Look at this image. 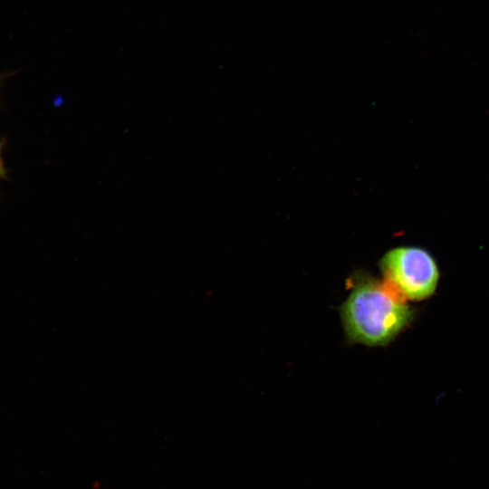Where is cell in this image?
Here are the masks:
<instances>
[{
  "label": "cell",
  "instance_id": "obj_3",
  "mask_svg": "<svg viewBox=\"0 0 489 489\" xmlns=\"http://www.w3.org/2000/svg\"><path fill=\"white\" fill-rule=\"evenodd\" d=\"M5 174L4 161L1 154V147H0V177H3Z\"/></svg>",
  "mask_w": 489,
  "mask_h": 489
},
{
  "label": "cell",
  "instance_id": "obj_1",
  "mask_svg": "<svg viewBox=\"0 0 489 489\" xmlns=\"http://www.w3.org/2000/svg\"><path fill=\"white\" fill-rule=\"evenodd\" d=\"M350 292L340 307L347 339L369 347L393 340L412 321L414 312L406 300L385 282L358 273Z\"/></svg>",
  "mask_w": 489,
  "mask_h": 489
},
{
  "label": "cell",
  "instance_id": "obj_2",
  "mask_svg": "<svg viewBox=\"0 0 489 489\" xmlns=\"http://www.w3.org/2000/svg\"><path fill=\"white\" fill-rule=\"evenodd\" d=\"M384 282L402 298L420 301L431 296L439 280L436 260L418 246H398L379 262Z\"/></svg>",
  "mask_w": 489,
  "mask_h": 489
}]
</instances>
